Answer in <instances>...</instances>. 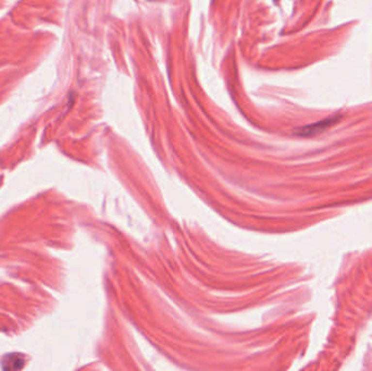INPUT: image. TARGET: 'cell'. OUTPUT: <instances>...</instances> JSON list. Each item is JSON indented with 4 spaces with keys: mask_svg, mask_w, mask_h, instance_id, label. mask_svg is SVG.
Listing matches in <instances>:
<instances>
[{
    "mask_svg": "<svg viewBox=\"0 0 372 371\" xmlns=\"http://www.w3.org/2000/svg\"><path fill=\"white\" fill-rule=\"evenodd\" d=\"M24 360L20 355H9L2 361L3 369H21L23 367Z\"/></svg>",
    "mask_w": 372,
    "mask_h": 371,
    "instance_id": "cell-2",
    "label": "cell"
},
{
    "mask_svg": "<svg viewBox=\"0 0 372 371\" xmlns=\"http://www.w3.org/2000/svg\"><path fill=\"white\" fill-rule=\"evenodd\" d=\"M336 119L338 118H329L316 124L308 125V127L300 129L298 133L300 134V135H312V134L320 133L323 131V129H326L329 127H331V125L334 124L336 122Z\"/></svg>",
    "mask_w": 372,
    "mask_h": 371,
    "instance_id": "cell-1",
    "label": "cell"
}]
</instances>
